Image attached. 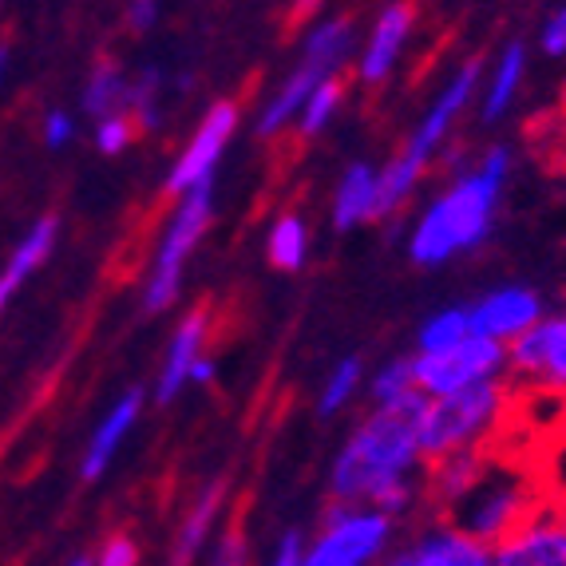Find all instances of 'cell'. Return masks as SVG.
<instances>
[{
    "mask_svg": "<svg viewBox=\"0 0 566 566\" xmlns=\"http://www.w3.org/2000/svg\"><path fill=\"white\" fill-rule=\"evenodd\" d=\"M428 397L408 405L373 408L340 444L329 468L333 503H368L392 520H405L424 495V483L416 480L424 452H420V408Z\"/></svg>",
    "mask_w": 566,
    "mask_h": 566,
    "instance_id": "6da1fadb",
    "label": "cell"
},
{
    "mask_svg": "<svg viewBox=\"0 0 566 566\" xmlns=\"http://www.w3.org/2000/svg\"><path fill=\"white\" fill-rule=\"evenodd\" d=\"M511 175V151L507 147H491L468 175L452 182L440 199L428 202V210L416 222L408 238V254L416 265H444L448 258L468 254L475 245L488 242L495 227V207H500V190L507 187Z\"/></svg>",
    "mask_w": 566,
    "mask_h": 566,
    "instance_id": "7a4b0ae2",
    "label": "cell"
},
{
    "mask_svg": "<svg viewBox=\"0 0 566 566\" xmlns=\"http://www.w3.org/2000/svg\"><path fill=\"white\" fill-rule=\"evenodd\" d=\"M551 500L547 480H543V468L538 460H527L520 452H507V448H491L488 463H483L480 480L468 488L460 503H455L448 515L452 527H460L463 535L480 538V543H503L515 527L535 515L543 503Z\"/></svg>",
    "mask_w": 566,
    "mask_h": 566,
    "instance_id": "3957f363",
    "label": "cell"
},
{
    "mask_svg": "<svg viewBox=\"0 0 566 566\" xmlns=\"http://www.w3.org/2000/svg\"><path fill=\"white\" fill-rule=\"evenodd\" d=\"M511 412H515V388L503 380L460 388L452 397H432L420 408V452L424 463L452 452H491L503 448Z\"/></svg>",
    "mask_w": 566,
    "mask_h": 566,
    "instance_id": "277c9868",
    "label": "cell"
},
{
    "mask_svg": "<svg viewBox=\"0 0 566 566\" xmlns=\"http://www.w3.org/2000/svg\"><path fill=\"white\" fill-rule=\"evenodd\" d=\"M400 523L368 503H329L317 531L305 535L302 566H377L397 547Z\"/></svg>",
    "mask_w": 566,
    "mask_h": 566,
    "instance_id": "5b68a950",
    "label": "cell"
},
{
    "mask_svg": "<svg viewBox=\"0 0 566 566\" xmlns=\"http://www.w3.org/2000/svg\"><path fill=\"white\" fill-rule=\"evenodd\" d=\"M349 48H353V20H345V17L322 20V24L305 36L302 64L293 67V76L277 87V95L262 107V115H258V135L270 139V135L282 132L293 115H302L305 99H310L325 80H333L340 60L349 56Z\"/></svg>",
    "mask_w": 566,
    "mask_h": 566,
    "instance_id": "8992f818",
    "label": "cell"
},
{
    "mask_svg": "<svg viewBox=\"0 0 566 566\" xmlns=\"http://www.w3.org/2000/svg\"><path fill=\"white\" fill-rule=\"evenodd\" d=\"M210 210H214V187L210 182H199V187L187 190L179 199V210L170 214L167 230H163L151 274H147V285H143V310L147 313H163L175 305V297L182 290V265H187L195 245L207 234Z\"/></svg>",
    "mask_w": 566,
    "mask_h": 566,
    "instance_id": "52a82bcc",
    "label": "cell"
},
{
    "mask_svg": "<svg viewBox=\"0 0 566 566\" xmlns=\"http://www.w3.org/2000/svg\"><path fill=\"white\" fill-rule=\"evenodd\" d=\"M416 385L428 400L432 397H452L460 388L483 385V380H500V373L507 368V349L500 340L468 337L460 345L444 353H416Z\"/></svg>",
    "mask_w": 566,
    "mask_h": 566,
    "instance_id": "ba28073f",
    "label": "cell"
},
{
    "mask_svg": "<svg viewBox=\"0 0 566 566\" xmlns=\"http://www.w3.org/2000/svg\"><path fill=\"white\" fill-rule=\"evenodd\" d=\"M234 127H238V104H230V99H222V104H214L202 115V123L195 127L190 143L182 147V155L175 159V167H170V175H167L170 195L182 199V195L195 190L199 182H210V175H214L218 159L227 151Z\"/></svg>",
    "mask_w": 566,
    "mask_h": 566,
    "instance_id": "9c48e42d",
    "label": "cell"
},
{
    "mask_svg": "<svg viewBox=\"0 0 566 566\" xmlns=\"http://www.w3.org/2000/svg\"><path fill=\"white\" fill-rule=\"evenodd\" d=\"M495 566H566V520L551 500L523 527L495 543Z\"/></svg>",
    "mask_w": 566,
    "mask_h": 566,
    "instance_id": "30bf717a",
    "label": "cell"
},
{
    "mask_svg": "<svg viewBox=\"0 0 566 566\" xmlns=\"http://www.w3.org/2000/svg\"><path fill=\"white\" fill-rule=\"evenodd\" d=\"M468 322H472V337L503 345V340H515L520 333H527L535 322H543V302H538L535 290L507 285V290H495L475 305H468Z\"/></svg>",
    "mask_w": 566,
    "mask_h": 566,
    "instance_id": "8fae6325",
    "label": "cell"
},
{
    "mask_svg": "<svg viewBox=\"0 0 566 566\" xmlns=\"http://www.w3.org/2000/svg\"><path fill=\"white\" fill-rule=\"evenodd\" d=\"M230 500V483L227 480H210L199 488V495L190 500V507L182 511L179 527H175V538H170V555L167 566H199L202 555H207L210 538L218 535V520L227 511Z\"/></svg>",
    "mask_w": 566,
    "mask_h": 566,
    "instance_id": "7c38bea8",
    "label": "cell"
},
{
    "mask_svg": "<svg viewBox=\"0 0 566 566\" xmlns=\"http://www.w3.org/2000/svg\"><path fill=\"white\" fill-rule=\"evenodd\" d=\"M480 60H472V64H463L460 72H455L452 80H448V87L440 92V99H436L432 107H428V115L420 123H416L412 139H408L405 151H412L416 159H432L436 147L448 139V132H452V123L463 115V107L472 104L475 87H480Z\"/></svg>",
    "mask_w": 566,
    "mask_h": 566,
    "instance_id": "4fadbf2b",
    "label": "cell"
},
{
    "mask_svg": "<svg viewBox=\"0 0 566 566\" xmlns=\"http://www.w3.org/2000/svg\"><path fill=\"white\" fill-rule=\"evenodd\" d=\"M412 566H495V547L480 538L463 535L448 520H436L420 527L405 543Z\"/></svg>",
    "mask_w": 566,
    "mask_h": 566,
    "instance_id": "5bb4252c",
    "label": "cell"
},
{
    "mask_svg": "<svg viewBox=\"0 0 566 566\" xmlns=\"http://www.w3.org/2000/svg\"><path fill=\"white\" fill-rule=\"evenodd\" d=\"M139 416H143V388H127V392L104 412V420L92 428V440H87L84 460H80V475H84L87 483L104 480L112 460L119 455L123 440L139 424Z\"/></svg>",
    "mask_w": 566,
    "mask_h": 566,
    "instance_id": "9a60e30c",
    "label": "cell"
},
{
    "mask_svg": "<svg viewBox=\"0 0 566 566\" xmlns=\"http://www.w3.org/2000/svg\"><path fill=\"white\" fill-rule=\"evenodd\" d=\"M412 24H416V9L408 0H392V4L380 9L377 29H373V36H368V44H365V56H360V80H365V84L388 80V72L397 67L400 48H405Z\"/></svg>",
    "mask_w": 566,
    "mask_h": 566,
    "instance_id": "2e32d148",
    "label": "cell"
},
{
    "mask_svg": "<svg viewBox=\"0 0 566 566\" xmlns=\"http://www.w3.org/2000/svg\"><path fill=\"white\" fill-rule=\"evenodd\" d=\"M202 340H207V313L195 310L190 317H182V325L167 345V360H163L159 380H155V400L159 405H175L182 388L190 385V368L202 357Z\"/></svg>",
    "mask_w": 566,
    "mask_h": 566,
    "instance_id": "e0dca14e",
    "label": "cell"
},
{
    "mask_svg": "<svg viewBox=\"0 0 566 566\" xmlns=\"http://www.w3.org/2000/svg\"><path fill=\"white\" fill-rule=\"evenodd\" d=\"M483 463H488V452H452V455H440V460L428 463V475H424V495L440 515L455 507V503L468 495L475 480H480Z\"/></svg>",
    "mask_w": 566,
    "mask_h": 566,
    "instance_id": "ac0fdd59",
    "label": "cell"
},
{
    "mask_svg": "<svg viewBox=\"0 0 566 566\" xmlns=\"http://www.w3.org/2000/svg\"><path fill=\"white\" fill-rule=\"evenodd\" d=\"M563 329H566V317H543L535 322L527 333L507 345V368L511 377L520 380V385H538L543 373H547L551 357H555L558 340H563Z\"/></svg>",
    "mask_w": 566,
    "mask_h": 566,
    "instance_id": "d6986e66",
    "label": "cell"
},
{
    "mask_svg": "<svg viewBox=\"0 0 566 566\" xmlns=\"http://www.w3.org/2000/svg\"><path fill=\"white\" fill-rule=\"evenodd\" d=\"M56 234H60L56 218L48 214V218H40V222L29 230V234L20 238V245L12 250L9 265H4V274H0V313L9 310L12 293H17L20 285L29 282V277L36 274L40 265H44V258L52 254V245H56Z\"/></svg>",
    "mask_w": 566,
    "mask_h": 566,
    "instance_id": "ffe728a7",
    "label": "cell"
},
{
    "mask_svg": "<svg viewBox=\"0 0 566 566\" xmlns=\"http://www.w3.org/2000/svg\"><path fill=\"white\" fill-rule=\"evenodd\" d=\"M368 218H377V170L368 163H353L333 195V222L337 230H353Z\"/></svg>",
    "mask_w": 566,
    "mask_h": 566,
    "instance_id": "44dd1931",
    "label": "cell"
},
{
    "mask_svg": "<svg viewBox=\"0 0 566 566\" xmlns=\"http://www.w3.org/2000/svg\"><path fill=\"white\" fill-rule=\"evenodd\" d=\"M523 64H527V52H523L520 40H511V44L503 48V56L495 60L491 84H488V92H483V104H480L483 123H495L515 104V92H520V84H523Z\"/></svg>",
    "mask_w": 566,
    "mask_h": 566,
    "instance_id": "7402d4cb",
    "label": "cell"
},
{
    "mask_svg": "<svg viewBox=\"0 0 566 566\" xmlns=\"http://www.w3.org/2000/svg\"><path fill=\"white\" fill-rule=\"evenodd\" d=\"M424 167H428L424 159H416L412 151H405L380 170L377 175V218L397 214V210L405 207L408 195H412L416 182H420V175H424Z\"/></svg>",
    "mask_w": 566,
    "mask_h": 566,
    "instance_id": "603a6c76",
    "label": "cell"
},
{
    "mask_svg": "<svg viewBox=\"0 0 566 566\" xmlns=\"http://www.w3.org/2000/svg\"><path fill=\"white\" fill-rule=\"evenodd\" d=\"M127 84H132V80L123 76L119 64H99L92 76H87L84 99H80V104H84V112L92 115L95 123L115 112H127Z\"/></svg>",
    "mask_w": 566,
    "mask_h": 566,
    "instance_id": "cb8c5ba5",
    "label": "cell"
},
{
    "mask_svg": "<svg viewBox=\"0 0 566 566\" xmlns=\"http://www.w3.org/2000/svg\"><path fill=\"white\" fill-rule=\"evenodd\" d=\"M368 397L377 408L408 405V400L424 397L416 385V360L412 357H392L388 365L377 368V377L368 380Z\"/></svg>",
    "mask_w": 566,
    "mask_h": 566,
    "instance_id": "d4e9b609",
    "label": "cell"
},
{
    "mask_svg": "<svg viewBox=\"0 0 566 566\" xmlns=\"http://www.w3.org/2000/svg\"><path fill=\"white\" fill-rule=\"evenodd\" d=\"M472 337V322H468V305H448V310L432 313L424 325H420V337H416V345H420V357H428V353H444L452 349V345H460V340Z\"/></svg>",
    "mask_w": 566,
    "mask_h": 566,
    "instance_id": "484cf974",
    "label": "cell"
},
{
    "mask_svg": "<svg viewBox=\"0 0 566 566\" xmlns=\"http://www.w3.org/2000/svg\"><path fill=\"white\" fill-rule=\"evenodd\" d=\"M265 250H270V262L277 265V270H302L305 258H310V230H305V222L297 214H285L274 222V230H270V242H265Z\"/></svg>",
    "mask_w": 566,
    "mask_h": 566,
    "instance_id": "4316f807",
    "label": "cell"
},
{
    "mask_svg": "<svg viewBox=\"0 0 566 566\" xmlns=\"http://www.w3.org/2000/svg\"><path fill=\"white\" fill-rule=\"evenodd\" d=\"M360 380H365V365H360V357L337 360V368L325 377L322 392H317V416L329 420V416H337L340 408H349L353 397L360 392Z\"/></svg>",
    "mask_w": 566,
    "mask_h": 566,
    "instance_id": "83f0119b",
    "label": "cell"
},
{
    "mask_svg": "<svg viewBox=\"0 0 566 566\" xmlns=\"http://www.w3.org/2000/svg\"><path fill=\"white\" fill-rule=\"evenodd\" d=\"M159 72L155 67H143L139 76L127 84V115H132L139 127H155L159 123Z\"/></svg>",
    "mask_w": 566,
    "mask_h": 566,
    "instance_id": "f1b7e54d",
    "label": "cell"
},
{
    "mask_svg": "<svg viewBox=\"0 0 566 566\" xmlns=\"http://www.w3.org/2000/svg\"><path fill=\"white\" fill-rule=\"evenodd\" d=\"M202 566H258L254 551H250V535L242 527H222L214 538H210L207 555H202Z\"/></svg>",
    "mask_w": 566,
    "mask_h": 566,
    "instance_id": "f546056e",
    "label": "cell"
},
{
    "mask_svg": "<svg viewBox=\"0 0 566 566\" xmlns=\"http://www.w3.org/2000/svg\"><path fill=\"white\" fill-rule=\"evenodd\" d=\"M337 107H340V84L337 80H325L317 92L305 99V107H302V135H317V132H325L329 127V119L337 115Z\"/></svg>",
    "mask_w": 566,
    "mask_h": 566,
    "instance_id": "4dcf8cb0",
    "label": "cell"
},
{
    "mask_svg": "<svg viewBox=\"0 0 566 566\" xmlns=\"http://www.w3.org/2000/svg\"><path fill=\"white\" fill-rule=\"evenodd\" d=\"M143 555H139V543H135L127 531H115L107 535L99 547L92 551V566H139Z\"/></svg>",
    "mask_w": 566,
    "mask_h": 566,
    "instance_id": "1f68e13d",
    "label": "cell"
},
{
    "mask_svg": "<svg viewBox=\"0 0 566 566\" xmlns=\"http://www.w3.org/2000/svg\"><path fill=\"white\" fill-rule=\"evenodd\" d=\"M132 135H135V119L127 112H115L95 123V147L104 155H119L132 143Z\"/></svg>",
    "mask_w": 566,
    "mask_h": 566,
    "instance_id": "d6a6232c",
    "label": "cell"
},
{
    "mask_svg": "<svg viewBox=\"0 0 566 566\" xmlns=\"http://www.w3.org/2000/svg\"><path fill=\"white\" fill-rule=\"evenodd\" d=\"M538 468H543V480H547L551 495H563L566 491V428L558 436H551V452L538 460Z\"/></svg>",
    "mask_w": 566,
    "mask_h": 566,
    "instance_id": "836d02e7",
    "label": "cell"
},
{
    "mask_svg": "<svg viewBox=\"0 0 566 566\" xmlns=\"http://www.w3.org/2000/svg\"><path fill=\"white\" fill-rule=\"evenodd\" d=\"M302 555H305V535L302 531H285V535L274 543V551H270L258 566H302Z\"/></svg>",
    "mask_w": 566,
    "mask_h": 566,
    "instance_id": "e575fe53",
    "label": "cell"
},
{
    "mask_svg": "<svg viewBox=\"0 0 566 566\" xmlns=\"http://www.w3.org/2000/svg\"><path fill=\"white\" fill-rule=\"evenodd\" d=\"M72 135H76V119L67 112H48V119H44V143L52 147V151H60L64 143H72Z\"/></svg>",
    "mask_w": 566,
    "mask_h": 566,
    "instance_id": "d590c367",
    "label": "cell"
},
{
    "mask_svg": "<svg viewBox=\"0 0 566 566\" xmlns=\"http://www.w3.org/2000/svg\"><path fill=\"white\" fill-rule=\"evenodd\" d=\"M543 52L547 56H566V4L547 20V29H543Z\"/></svg>",
    "mask_w": 566,
    "mask_h": 566,
    "instance_id": "8d00e7d4",
    "label": "cell"
},
{
    "mask_svg": "<svg viewBox=\"0 0 566 566\" xmlns=\"http://www.w3.org/2000/svg\"><path fill=\"white\" fill-rule=\"evenodd\" d=\"M538 388H555V392H566V329H563V340H558L555 357H551L547 373L538 380Z\"/></svg>",
    "mask_w": 566,
    "mask_h": 566,
    "instance_id": "74e56055",
    "label": "cell"
},
{
    "mask_svg": "<svg viewBox=\"0 0 566 566\" xmlns=\"http://www.w3.org/2000/svg\"><path fill=\"white\" fill-rule=\"evenodd\" d=\"M159 20V0H132L127 4V24H132L135 32H147Z\"/></svg>",
    "mask_w": 566,
    "mask_h": 566,
    "instance_id": "f35d334b",
    "label": "cell"
},
{
    "mask_svg": "<svg viewBox=\"0 0 566 566\" xmlns=\"http://www.w3.org/2000/svg\"><path fill=\"white\" fill-rule=\"evenodd\" d=\"M214 380V360L210 357H199L195 368H190V385H210Z\"/></svg>",
    "mask_w": 566,
    "mask_h": 566,
    "instance_id": "ab89813d",
    "label": "cell"
},
{
    "mask_svg": "<svg viewBox=\"0 0 566 566\" xmlns=\"http://www.w3.org/2000/svg\"><path fill=\"white\" fill-rule=\"evenodd\" d=\"M64 566H92V555H72Z\"/></svg>",
    "mask_w": 566,
    "mask_h": 566,
    "instance_id": "60d3db41",
    "label": "cell"
},
{
    "mask_svg": "<svg viewBox=\"0 0 566 566\" xmlns=\"http://www.w3.org/2000/svg\"><path fill=\"white\" fill-rule=\"evenodd\" d=\"M4 72H9V48L0 44V80H4Z\"/></svg>",
    "mask_w": 566,
    "mask_h": 566,
    "instance_id": "b9f144b4",
    "label": "cell"
},
{
    "mask_svg": "<svg viewBox=\"0 0 566 566\" xmlns=\"http://www.w3.org/2000/svg\"><path fill=\"white\" fill-rule=\"evenodd\" d=\"M563 408H566V392H563Z\"/></svg>",
    "mask_w": 566,
    "mask_h": 566,
    "instance_id": "7bdbcfd3",
    "label": "cell"
}]
</instances>
